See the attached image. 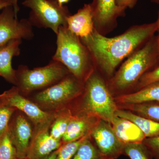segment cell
<instances>
[{
	"label": "cell",
	"instance_id": "1",
	"mask_svg": "<svg viewBox=\"0 0 159 159\" xmlns=\"http://www.w3.org/2000/svg\"><path fill=\"white\" fill-rule=\"evenodd\" d=\"M157 29L156 20L131 26L116 37H106L95 29L88 37L80 39L89 51L95 70L111 77L122 61L145 45Z\"/></svg>",
	"mask_w": 159,
	"mask_h": 159
},
{
	"label": "cell",
	"instance_id": "2",
	"mask_svg": "<svg viewBox=\"0 0 159 159\" xmlns=\"http://www.w3.org/2000/svg\"><path fill=\"white\" fill-rule=\"evenodd\" d=\"M57 35V48L53 60L65 66L70 73L84 84L95 70L91 54L81 39L67 26H61Z\"/></svg>",
	"mask_w": 159,
	"mask_h": 159
},
{
	"label": "cell",
	"instance_id": "3",
	"mask_svg": "<svg viewBox=\"0 0 159 159\" xmlns=\"http://www.w3.org/2000/svg\"><path fill=\"white\" fill-rule=\"evenodd\" d=\"M159 65L157 36L155 35L121 65L109 80V88L120 91L136 86L145 73Z\"/></svg>",
	"mask_w": 159,
	"mask_h": 159
},
{
	"label": "cell",
	"instance_id": "4",
	"mask_svg": "<svg viewBox=\"0 0 159 159\" xmlns=\"http://www.w3.org/2000/svg\"><path fill=\"white\" fill-rule=\"evenodd\" d=\"M78 106L71 110L73 114L94 116L110 124L118 107L105 81L96 72L91 74L84 84V91Z\"/></svg>",
	"mask_w": 159,
	"mask_h": 159
},
{
	"label": "cell",
	"instance_id": "5",
	"mask_svg": "<svg viewBox=\"0 0 159 159\" xmlns=\"http://www.w3.org/2000/svg\"><path fill=\"white\" fill-rule=\"evenodd\" d=\"M84 91V84L70 74L54 85L26 97L43 111L55 113L63 109L70 108Z\"/></svg>",
	"mask_w": 159,
	"mask_h": 159
},
{
	"label": "cell",
	"instance_id": "6",
	"mask_svg": "<svg viewBox=\"0 0 159 159\" xmlns=\"http://www.w3.org/2000/svg\"><path fill=\"white\" fill-rule=\"evenodd\" d=\"M70 74L64 66L53 60L48 65L33 70H30L27 66H20L16 70V86L21 94L28 97L35 92L54 85Z\"/></svg>",
	"mask_w": 159,
	"mask_h": 159
},
{
	"label": "cell",
	"instance_id": "7",
	"mask_svg": "<svg viewBox=\"0 0 159 159\" xmlns=\"http://www.w3.org/2000/svg\"><path fill=\"white\" fill-rule=\"evenodd\" d=\"M22 4L31 9L29 20L32 25L50 29L56 34L61 26H67L68 10L57 0H24Z\"/></svg>",
	"mask_w": 159,
	"mask_h": 159
},
{
	"label": "cell",
	"instance_id": "8",
	"mask_svg": "<svg viewBox=\"0 0 159 159\" xmlns=\"http://www.w3.org/2000/svg\"><path fill=\"white\" fill-rule=\"evenodd\" d=\"M0 102L7 106L15 107L25 114L34 127L51 125L55 118V113L43 111L28 97L21 94L16 86L0 94Z\"/></svg>",
	"mask_w": 159,
	"mask_h": 159
},
{
	"label": "cell",
	"instance_id": "9",
	"mask_svg": "<svg viewBox=\"0 0 159 159\" xmlns=\"http://www.w3.org/2000/svg\"><path fill=\"white\" fill-rule=\"evenodd\" d=\"M11 6L5 8L0 14V48L14 40L31 39L32 25L29 20H19Z\"/></svg>",
	"mask_w": 159,
	"mask_h": 159
},
{
	"label": "cell",
	"instance_id": "10",
	"mask_svg": "<svg viewBox=\"0 0 159 159\" xmlns=\"http://www.w3.org/2000/svg\"><path fill=\"white\" fill-rule=\"evenodd\" d=\"M8 129L18 159L26 158L34 132L33 123L25 114L16 110L10 119Z\"/></svg>",
	"mask_w": 159,
	"mask_h": 159
},
{
	"label": "cell",
	"instance_id": "11",
	"mask_svg": "<svg viewBox=\"0 0 159 159\" xmlns=\"http://www.w3.org/2000/svg\"><path fill=\"white\" fill-rule=\"evenodd\" d=\"M94 28L105 35L116 29L117 20L125 14V9L117 6L115 0H93L90 4Z\"/></svg>",
	"mask_w": 159,
	"mask_h": 159
},
{
	"label": "cell",
	"instance_id": "12",
	"mask_svg": "<svg viewBox=\"0 0 159 159\" xmlns=\"http://www.w3.org/2000/svg\"><path fill=\"white\" fill-rule=\"evenodd\" d=\"M91 137L104 159H116L123 154L124 143L117 138L108 122L100 119Z\"/></svg>",
	"mask_w": 159,
	"mask_h": 159
},
{
	"label": "cell",
	"instance_id": "13",
	"mask_svg": "<svg viewBox=\"0 0 159 159\" xmlns=\"http://www.w3.org/2000/svg\"><path fill=\"white\" fill-rule=\"evenodd\" d=\"M51 125H41L34 127L27 158L44 159L62 145L61 141L54 139L50 135Z\"/></svg>",
	"mask_w": 159,
	"mask_h": 159
},
{
	"label": "cell",
	"instance_id": "14",
	"mask_svg": "<svg viewBox=\"0 0 159 159\" xmlns=\"http://www.w3.org/2000/svg\"><path fill=\"white\" fill-rule=\"evenodd\" d=\"M100 119L87 114H73L61 139L63 144L77 141L92 133Z\"/></svg>",
	"mask_w": 159,
	"mask_h": 159
},
{
	"label": "cell",
	"instance_id": "15",
	"mask_svg": "<svg viewBox=\"0 0 159 159\" xmlns=\"http://www.w3.org/2000/svg\"><path fill=\"white\" fill-rule=\"evenodd\" d=\"M66 25L72 33L80 38L90 35L95 29L90 4H84L77 13L69 15L66 18Z\"/></svg>",
	"mask_w": 159,
	"mask_h": 159
},
{
	"label": "cell",
	"instance_id": "16",
	"mask_svg": "<svg viewBox=\"0 0 159 159\" xmlns=\"http://www.w3.org/2000/svg\"><path fill=\"white\" fill-rule=\"evenodd\" d=\"M21 43V39L14 40L0 48V76L15 85L16 83V70L11 66V60L15 56L20 55Z\"/></svg>",
	"mask_w": 159,
	"mask_h": 159
},
{
	"label": "cell",
	"instance_id": "17",
	"mask_svg": "<svg viewBox=\"0 0 159 159\" xmlns=\"http://www.w3.org/2000/svg\"><path fill=\"white\" fill-rule=\"evenodd\" d=\"M110 124L117 138L123 143H140L146 138L138 125L128 119L115 116Z\"/></svg>",
	"mask_w": 159,
	"mask_h": 159
},
{
	"label": "cell",
	"instance_id": "18",
	"mask_svg": "<svg viewBox=\"0 0 159 159\" xmlns=\"http://www.w3.org/2000/svg\"><path fill=\"white\" fill-rule=\"evenodd\" d=\"M116 99L122 104L159 102V82L151 84L134 93L120 95Z\"/></svg>",
	"mask_w": 159,
	"mask_h": 159
},
{
	"label": "cell",
	"instance_id": "19",
	"mask_svg": "<svg viewBox=\"0 0 159 159\" xmlns=\"http://www.w3.org/2000/svg\"><path fill=\"white\" fill-rule=\"evenodd\" d=\"M115 115L133 122L141 129L146 138L159 136V122L140 116L127 110L118 108Z\"/></svg>",
	"mask_w": 159,
	"mask_h": 159
},
{
	"label": "cell",
	"instance_id": "20",
	"mask_svg": "<svg viewBox=\"0 0 159 159\" xmlns=\"http://www.w3.org/2000/svg\"><path fill=\"white\" fill-rule=\"evenodd\" d=\"M122 107L140 116L159 122V102H147L122 104Z\"/></svg>",
	"mask_w": 159,
	"mask_h": 159
},
{
	"label": "cell",
	"instance_id": "21",
	"mask_svg": "<svg viewBox=\"0 0 159 159\" xmlns=\"http://www.w3.org/2000/svg\"><path fill=\"white\" fill-rule=\"evenodd\" d=\"M72 115V111L69 108L63 109L55 113V118L50 128V135L52 138L61 141Z\"/></svg>",
	"mask_w": 159,
	"mask_h": 159
},
{
	"label": "cell",
	"instance_id": "22",
	"mask_svg": "<svg viewBox=\"0 0 159 159\" xmlns=\"http://www.w3.org/2000/svg\"><path fill=\"white\" fill-rule=\"evenodd\" d=\"M123 154L130 159H152L153 158L148 148L143 143H124Z\"/></svg>",
	"mask_w": 159,
	"mask_h": 159
},
{
	"label": "cell",
	"instance_id": "23",
	"mask_svg": "<svg viewBox=\"0 0 159 159\" xmlns=\"http://www.w3.org/2000/svg\"><path fill=\"white\" fill-rule=\"evenodd\" d=\"M91 138V135L83 142L72 159H104Z\"/></svg>",
	"mask_w": 159,
	"mask_h": 159
},
{
	"label": "cell",
	"instance_id": "24",
	"mask_svg": "<svg viewBox=\"0 0 159 159\" xmlns=\"http://www.w3.org/2000/svg\"><path fill=\"white\" fill-rule=\"evenodd\" d=\"M0 158L18 159L16 149L11 142L8 129L0 136Z\"/></svg>",
	"mask_w": 159,
	"mask_h": 159
},
{
	"label": "cell",
	"instance_id": "25",
	"mask_svg": "<svg viewBox=\"0 0 159 159\" xmlns=\"http://www.w3.org/2000/svg\"><path fill=\"white\" fill-rule=\"evenodd\" d=\"M89 134L81 139L69 143L63 144L60 147L59 152L56 159H72L77 152L80 146L88 137L91 135Z\"/></svg>",
	"mask_w": 159,
	"mask_h": 159
},
{
	"label": "cell",
	"instance_id": "26",
	"mask_svg": "<svg viewBox=\"0 0 159 159\" xmlns=\"http://www.w3.org/2000/svg\"><path fill=\"white\" fill-rule=\"evenodd\" d=\"M16 109L7 106L0 102V136L6 132L9 121Z\"/></svg>",
	"mask_w": 159,
	"mask_h": 159
},
{
	"label": "cell",
	"instance_id": "27",
	"mask_svg": "<svg viewBox=\"0 0 159 159\" xmlns=\"http://www.w3.org/2000/svg\"><path fill=\"white\" fill-rule=\"evenodd\" d=\"M159 82V65L148 71L139 80L135 86L137 91L139 90L146 86Z\"/></svg>",
	"mask_w": 159,
	"mask_h": 159
},
{
	"label": "cell",
	"instance_id": "28",
	"mask_svg": "<svg viewBox=\"0 0 159 159\" xmlns=\"http://www.w3.org/2000/svg\"><path fill=\"white\" fill-rule=\"evenodd\" d=\"M142 142L150 151L153 158L159 159V136L145 138Z\"/></svg>",
	"mask_w": 159,
	"mask_h": 159
},
{
	"label": "cell",
	"instance_id": "29",
	"mask_svg": "<svg viewBox=\"0 0 159 159\" xmlns=\"http://www.w3.org/2000/svg\"><path fill=\"white\" fill-rule=\"evenodd\" d=\"M117 6L125 9L126 8H132L135 5L137 0H115Z\"/></svg>",
	"mask_w": 159,
	"mask_h": 159
},
{
	"label": "cell",
	"instance_id": "30",
	"mask_svg": "<svg viewBox=\"0 0 159 159\" xmlns=\"http://www.w3.org/2000/svg\"><path fill=\"white\" fill-rule=\"evenodd\" d=\"M5 1L8 2L13 7L16 16H17L18 12L19 10V8L17 5L18 0H5Z\"/></svg>",
	"mask_w": 159,
	"mask_h": 159
},
{
	"label": "cell",
	"instance_id": "31",
	"mask_svg": "<svg viewBox=\"0 0 159 159\" xmlns=\"http://www.w3.org/2000/svg\"><path fill=\"white\" fill-rule=\"evenodd\" d=\"M59 148L57 149V150L54 151L44 159H56L57 155H58V152H59Z\"/></svg>",
	"mask_w": 159,
	"mask_h": 159
},
{
	"label": "cell",
	"instance_id": "32",
	"mask_svg": "<svg viewBox=\"0 0 159 159\" xmlns=\"http://www.w3.org/2000/svg\"><path fill=\"white\" fill-rule=\"evenodd\" d=\"M9 6H11L9 3L6 2L5 0H0V10L5 9Z\"/></svg>",
	"mask_w": 159,
	"mask_h": 159
},
{
	"label": "cell",
	"instance_id": "33",
	"mask_svg": "<svg viewBox=\"0 0 159 159\" xmlns=\"http://www.w3.org/2000/svg\"><path fill=\"white\" fill-rule=\"evenodd\" d=\"M157 22L158 24V29L157 32L158 33V34L157 35V42H158V51H159V10L158 11V18L157 20Z\"/></svg>",
	"mask_w": 159,
	"mask_h": 159
},
{
	"label": "cell",
	"instance_id": "34",
	"mask_svg": "<svg viewBox=\"0 0 159 159\" xmlns=\"http://www.w3.org/2000/svg\"><path fill=\"white\" fill-rule=\"evenodd\" d=\"M57 2L61 6H63V4L68 2L70 0H57Z\"/></svg>",
	"mask_w": 159,
	"mask_h": 159
},
{
	"label": "cell",
	"instance_id": "35",
	"mask_svg": "<svg viewBox=\"0 0 159 159\" xmlns=\"http://www.w3.org/2000/svg\"><path fill=\"white\" fill-rule=\"evenodd\" d=\"M150 1L152 2L159 4V0H150Z\"/></svg>",
	"mask_w": 159,
	"mask_h": 159
},
{
	"label": "cell",
	"instance_id": "36",
	"mask_svg": "<svg viewBox=\"0 0 159 159\" xmlns=\"http://www.w3.org/2000/svg\"><path fill=\"white\" fill-rule=\"evenodd\" d=\"M22 159H29L27 158H26Z\"/></svg>",
	"mask_w": 159,
	"mask_h": 159
},
{
	"label": "cell",
	"instance_id": "37",
	"mask_svg": "<svg viewBox=\"0 0 159 159\" xmlns=\"http://www.w3.org/2000/svg\"><path fill=\"white\" fill-rule=\"evenodd\" d=\"M0 159H1V158H0Z\"/></svg>",
	"mask_w": 159,
	"mask_h": 159
}]
</instances>
